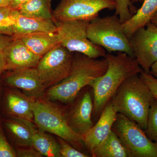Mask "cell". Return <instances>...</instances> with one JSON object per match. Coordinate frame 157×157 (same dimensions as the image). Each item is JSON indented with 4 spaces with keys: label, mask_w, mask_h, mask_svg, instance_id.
<instances>
[{
    "label": "cell",
    "mask_w": 157,
    "mask_h": 157,
    "mask_svg": "<svg viewBox=\"0 0 157 157\" xmlns=\"http://www.w3.org/2000/svg\"><path fill=\"white\" fill-rule=\"evenodd\" d=\"M117 113L109 101L101 113L98 122L84 135L83 142L90 152L102 143L112 131Z\"/></svg>",
    "instance_id": "obj_14"
},
{
    "label": "cell",
    "mask_w": 157,
    "mask_h": 157,
    "mask_svg": "<svg viewBox=\"0 0 157 157\" xmlns=\"http://www.w3.org/2000/svg\"><path fill=\"white\" fill-rule=\"evenodd\" d=\"M14 21L13 37L20 38L39 33H56L57 28L54 20L41 19L24 16L15 9H11Z\"/></svg>",
    "instance_id": "obj_13"
},
{
    "label": "cell",
    "mask_w": 157,
    "mask_h": 157,
    "mask_svg": "<svg viewBox=\"0 0 157 157\" xmlns=\"http://www.w3.org/2000/svg\"><path fill=\"white\" fill-rule=\"evenodd\" d=\"M144 131L147 137L157 144V98L154 97L151 104L147 126Z\"/></svg>",
    "instance_id": "obj_24"
},
{
    "label": "cell",
    "mask_w": 157,
    "mask_h": 157,
    "mask_svg": "<svg viewBox=\"0 0 157 157\" xmlns=\"http://www.w3.org/2000/svg\"><path fill=\"white\" fill-rule=\"evenodd\" d=\"M3 53L5 70L36 68L41 58L33 53L18 38H14Z\"/></svg>",
    "instance_id": "obj_11"
},
{
    "label": "cell",
    "mask_w": 157,
    "mask_h": 157,
    "mask_svg": "<svg viewBox=\"0 0 157 157\" xmlns=\"http://www.w3.org/2000/svg\"><path fill=\"white\" fill-rule=\"evenodd\" d=\"M140 78L146 83L155 98H157V79L150 73H146L142 70L139 74Z\"/></svg>",
    "instance_id": "obj_28"
},
{
    "label": "cell",
    "mask_w": 157,
    "mask_h": 157,
    "mask_svg": "<svg viewBox=\"0 0 157 157\" xmlns=\"http://www.w3.org/2000/svg\"><path fill=\"white\" fill-rule=\"evenodd\" d=\"M33 108L35 123L41 131L56 135L73 145L84 143L83 136L72 130L67 118L57 107L39 100L34 101Z\"/></svg>",
    "instance_id": "obj_7"
},
{
    "label": "cell",
    "mask_w": 157,
    "mask_h": 157,
    "mask_svg": "<svg viewBox=\"0 0 157 157\" xmlns=\"http://www.w3.org/2000/svg\"><path fill=\"white\" fill-rule=\"evenodd\" d=\"M32 147L42 156L48 157H61L60 147L59 142L42 131L34 128Z\"/></svg>",
    "instance_id": "obj_21"
},
{
    "label": "cell",
    "mask_w": 157,
    "mask_h": 157,
    "mask_svg": "<svg viewBox=\"0 0 157 157\" xmlns=\"http://www.w3.org/2000/svg\"><path fill=\"white\" fill-rule=\"evenodd\" d=\"M5 111L9 117L31 121L34 118L33 105L34 100L13 90L5 95Z\"/></svg>",
    "instance_id": "obj_16"
},
{
    "label": "cell",
    "mask_w": 157,
    "mask_h": 157,
    "mask_svg": "<svg viewBox=\"0 0 157 157\" xmlns=\"http://www.w3.org/2000/svg\"><path fill=\"white\" fill-rule=\"evenodd\" d=\"M108 63L105 57L101 59L91 58L78 53L73 56L70 73L66 78L51 86L46 95L53 101L64 103L72 102L82 89L90 82L104 75Z\"/></svg>",
    "instance_id": "obj_2"
},
{
    "label": "cell",
    "mask_w": 157,
    "mask_h": 157,
    "mask_svg": "<svg viewBox=\"0 0 157 157\" xmlns=\"http://www.w3.org/2000/svg\"><path fill=\"white\" fill-rule=\"evenodd\" d=\"M150 73L157 79V61L154 63L151 68Z\"/></svg>",
    "instance_id": "obj_33"
},
{
    "label": "cell",
    "mask_w": 157,
    "mask_h": 157,
    "mask_svg": "<svg viewBox=\"0 0 157 157\" xmlns=\"http://www.w3.org/2000/svg\"><path fill=\"white\" fill-rule=\"evenodd\" d=\"M151 22L154 25H155L157 27V11L156 13L154 15L152 18Z\"/></svg>",
    "instance_id": "obj_35"
},
{
    "label": "cell",
    "mask_w": 157,
    "mask_h": 157,
    "mask_svg": "<svg viewBox=\"0 0 157 157\" xmlns=\"http://www.w3.org/2000/svg\"><path fill=\"white\" fill-rule=\"evenodd\" d=\"M153 98L148 86L136 75L122 83L110 102L117 113L124 114L145 130Z\"/></svg>",
    "instance_id": "obj_3"
},
{
    "label": "cell",
    "mask_w": 157,
    "mask_h": 157,
    "mask_svg": "<svg viewBox=\"0 0 157 157\" xmlns=\"http://www.w3.org/2000/svg\"><path fill=\"white\" fill-rule=\"evenodd\" d=\"M4 81L11 87L24 90L33 98H39L45 89L36 68L14 70L7 73Z\"/></svg>",
    "instance_id": "obj_12"
},
{
    "label": "cell",
    "mask_w": 157,
    "mask_h": 157,
    "mask_svg": "<svg viewBox=\"0 0 157 157\" xmlns=\"http://www.w3.org/2000/svg\"><path fill=\"white\" fill-rule=\"evenodd\" d=\"M112 130L124 147L128 157H157V144L134 121L117 113Z\"/></svg>",
    "instance_id": "obj_6"
},
{
    "label": "cell",
    "mask_w": 157,
    "mask_h": 157,
    "mask_svg": "<svg viewBox=\"0 0 157 157\" xmlns=\"http://www.w3.org/2000/svg\"><path fill=\"white\" fill-rule=\"evenodd\" d=\"M14 38L11 36L0 33V52H3Z\"/></svg>",
    "instance_id": "obj_30"
},
{
    "label": "cell",
    "mask_w": 157,
    "mask_h": 157,
    "mask_svg": "<svg viewBox=\"0 0 157 157\" xmlns=\"http://www.w3.org/2000/svg\"><path fill=\"white\" fill-rule=\"evenodd\" d=\"M60 44L70 52L82 54L91 58L105 57L106 51L89 40L86 27L90 21L79 20H54Z\"/></svg>",
    "instance_id": "obj_5"
},
{
    "label": "cell",
    "mask_w": 157,
    "mask_h": 157,
    "mask_svg": "<svg viewBox=\"0 0 157 157\" xmlns=\"http://www.w3.org/2000/svg\"><path fill=\"white\" fill-rule=\"evenodd\" d=\"M1 76H0V77H1Z\"/></svg>",
    "instance_id": "obj_37"
},
{
    "label": "cell",
    "mask_w": 157,
    "mask_h": 157,
    "mask_svg": "<svg viewBox=\"0 0 157 157\" xmlns=\"http://www.w3.org/2000/svg\"><path fill=\"white\" fill-rule=\"evenodd\" d=\"M20 39L33 53L41 57L60 44L56 33L31 34Z\"/></svg>",
    "instance_id": "obj_19"
},
{
    "label": "cell",
    "mask_w": 157,
    "mask_h": 157,
    "mask_svg": "<svg viewBox=\"0 0 157 157\" xmlns=\"http://www.w3.org/2000/svg\"><path fill=\"white\" fill-rule=\"evenodd\" d=\"M29 0H11L9 7L11 9L18 10L23 5Z\"/></svg>",
    "instance_id": "obj_31"
},
{
    "label": "cell",
    "mask_w": 157,
    "mask_h": 157,
    "mask_svg": "<svg viewBox=\"0 0 157 157\" xmlns=\"http://www.w3.org/2000/svg\"><path fill=\"white\" fill-rule=\"evenodd\" d=\"M60 44L43 56L36 67L45 89L64 79L70 73L73 56Z\"/></svg>",
    "instance_id": "obj_8"
},
{
    "label": "cell",
    "mask_w": 157,
    "mask_h": 157,
    "mask_svg": "<svg viewBox=\"0 0 157 157\" xmlns=\"http://www.w3.org/2000/svg\"><path fill=\"white\" fill-rule=\"evenodd\" d=\"M93 110L91 96L89 93H86L67 118L72 130L84 137L94 126L91 120Z\"/></svg>",
    "instance_id": "obj_15"
},
{
    "label": "cell",
    "mask_w": 157,
    "mask_h": 157,
    "mask_svg": "<svg viewBox=\"0 0 157 157\" xmlns=\"http://www.w3.org/2000/svg\"><path fill=\"white\" fill-rule=\"evenodd\" d=\"M143 4L129 20L122 24L123 29L129 37L141 28L144 27L157 11V0H144Z\"/></svg>",
    "instance_id": "obj_18"
},
{
    "label": "cell",
    "mask_w": 157,
    "mask_h": 157,
    "mask_svg": "<svg viewBox=\"0 0 157 157\" xmlns=\"http://www.w3.org/2000/svg\"><path fill=\"white\" fill-rule=\"evenodd\" d=\"M59 143L60 147L61 155L62 157H87L89 156L75 149L66 140L59 138Z\"/></svg>",
    "instance_id": "obj_27"
},
{
    "label": "cell",
    "mask_w": 157,
    "mask_h": 157,
    "mask_svg": "<svg viewBox=\"0 0 157 157\" xmlns=\"http://www.w3.org/2000/svg\"><path fill=\"white\" fill-rule=\"evenodd\" d=\"M51 0H29L18 11L24 16L41 19H53L50 9Z\"/></svg>",
    "instance_id": "obj_22"
},
{
    "label": "cell",
    "mask_w": 157,
    "mask_h": 157,
    "mask_svg": "<svg viewBox=\"0 0 157 157\" xmlns=\"http://www.w3.org/2000/svg\"><path fill=\"white\" fill-rule=\"evenodd\" d=\"M17 157H42L37 150L31 147V148L17 149L16 150Z\"/></svg>",
    "instance_id": "obj_29"
},
{
    "label": "cell",
    "mask_w": 157,
    "mask_h": 157,
    "mask_svg": "<svg viewBox=\"0 0 157 157\" xmlns=\"http://www.w3.org/2000/svg\"><path fill=\"white\" fill-rule=\"evenodd\" d=\"M5 71V63L3 52H0V76L2 75L3 71Z\"/></svg>",
    "instance_id": "obj_32"
},
{
    "label": "cell",
    "mask_w": 157,
    "mask_h": 157,
    "mask_svg": "<svg viewBox=\"0 0 157 157\" xmlns=\"http://www.w3.org/2000/svg\"><path fill=\"white\" fill-rule=\"evenodd\" d=\"M131 1L134 4V3L138 2H143L144 0H131Z\"/></svg>",
    "instance_id": "obj_36"
},
{
    "label": "cell",
    "mask_w": 157,
    "mask_h": 157,
    "mask_svg": "<svg viewBox=\"0 0 157 157\" xmlns=\"http://www.w3.org/2000/svg\"><path fill=\"white\" fill-rule=\"evenodd\" d=\"M94 157H128L124 147L113 131L91 152Z\"/></svg>",
    "instance_id": "obj_20"
},
{
    "label": "cell",
    "mask_w": 157,
    "mask_h": 157,
    "mask_svg": "<svg viewBox=\"0 0 157 157\" xmlns=\"http://www.w3.org/2000/svg\"><path fill=\"white\" fill-rule=\"evenodd\" d=\"M134 58L144 71L150 73L157 61V27L151 22L135 31L129 38Z\"/></svg>",
    "instance_id": "obj_10"
},
{
    "label": "cell",
    "mask_w": 157,
    "mask_h": 157,
    "mask_svg": "<svg viewBox=\"0 0 157 157\" xmlns=\"http://www.w3.org/2000/svg\"><path fill=\"white\" fill-rule=\"evenodd\" d=\"M115 4V13L123 24L136 14L137 9L131 0H113Z\"/></svg>",
    "instance_id": "obj_23"
},
{
    "label": "cell",
    "mask_w": 157,
    "mask_h": 157,
    "mask_svg": "<svg viewBox=\"0 0 157 157\" xmlns=\"http://www.w3.org/2000/svg\"><path fill=\"white\" fill-rule=\"evenodd\" d=\"M11 0H0V8L9 7Z\"/></svg>",
    "instance_id": "obj_34"
},
{
    "label": "cell",
    "mask_w": 157,
    "mask_h": 157,
    "mask_svg": "<svg viewBox=\"0 0 157 157\" xmlns=\"http://www.w3.org/2000/svg\"><path fill=\"white\" fill-rule=\"evenodd\" d=\"M105 58L108 63L107 71L88 84L94 90L93 111L98 115L125 80L143 70L135 58L124 52H119L116 55L107 53Z\"/></svg>",
    "instance_id": "obj_1"
},
{
    "label": "cell",
    "mask_w": 157,
    "mask_h": 157,
    "mask_svg": "<svg viewBox=\"0 0 157 157\" xmlns=\"http://www.w3.org/2000/svg\"><path fill=\"white\" fill-rule=\"evenodd\" d=\"M10 7L0 8V33L13 36L14 21Z\"/></svg>",
    "instance_id": "obj_25"
},
{
    "label": "cell",
    "mask_w": 157,
    "mask_h": 157,
    "mask_svg": "<svg viewBox=\"0 0 157 157\" xmlns=\"http://www.w3.org/2000/svg\"><path fill=\"white\" fill-rule=\"evenodd\" d=\"M16 157V150L7 140L0 124V157Z\"/></svg>",
    "instance_id": "obj_26"
},
{
    "label": "cell",
    "mask_w": 157,
    "mask_h": 157,
    "mask_svg": "<svg viewBox=\"0 0 157 157\" xmlns=\"http://www.w3.org/2000/svg\"><path fill=\"white\" fill-rule=\"evenodd\" d=\"M122 25L116 14L103 17L98 16L88 24L86 31L88 39L93 44L102 47L109 53L124 52L135 58L128 37Z\"/></svg>",
    "instance_id": "obj_4"
},
{
    "label": "cell",
    "mask_w": 157,
    "mask_h": 157,
    "mask_svg": "<svg viewBox=\"0 0 157 157\" xmlns=\"http://www.w3.org/2000/svg\"><path fill=\"white\" fill-rule=\"evenodd\" d=\"M4 124L14 142L21 146L32 147L33 133L35 128L31 121L8 117Z\"/></svg>",
    "instance_id": "obj_17"
},
{
    "label": "cell",
    "mask_w": 157,
    "mask_h": 157,
    "mask_svg": "<svg viewBox=\"0 0 157 157\" xmlns=\"http://www.w3.org/2000/svg\"><path fill=\"white\" fill-rule=\"evenodd\" d=\"M113 0H61L52 12L56 20H79L90 21L104 9L115 10Z\"/></svg>",
    "instance_id": "obj_9"
}]
</instances>
